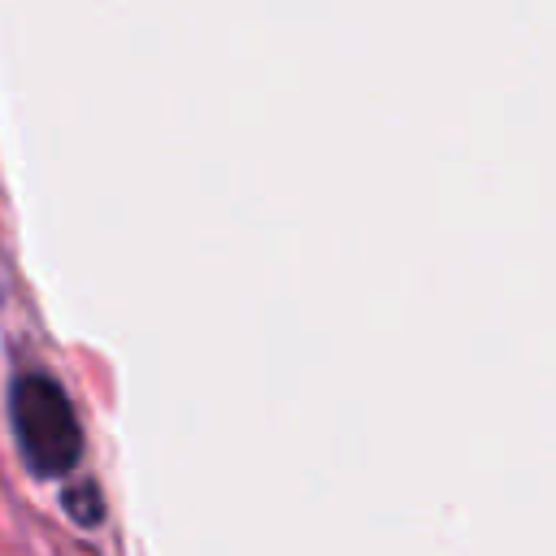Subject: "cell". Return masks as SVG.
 <instances>
[{
    "instance_id": "6da1fadb",
    "label": "cell",
    "mask_w": 556,
    "mask_h": 556,
    "mask_svg": "<svg viewBox=\"0 0 556 556\" xmlns=\"http://www.w3.org/2000/svg\"><path fill=\"white\" fill-rule=\"evenodd\" d=\"M13 439L30 473L61 478L83 456V426L65 395V387L48 374H22L9 391Z\"/></svg>"
},
{
    "instance_id": "7a4b0ae2",
    "label": "cell",
    "mask_w": 556,
    "mask_h": 556,
    "mask_svg": "<svg viewBox=\"0 0 556 556\" xmlns=\"http://www.w3.org/2000/svg\"><path fill=\"white\" fill-rule=\"evenodd\" d=\"M65 508H70V513H74V517H78L83 526H96V521H100V513H104L91 486H83V491H74V495H65Z\"/></svg>"
}]
</instances>
